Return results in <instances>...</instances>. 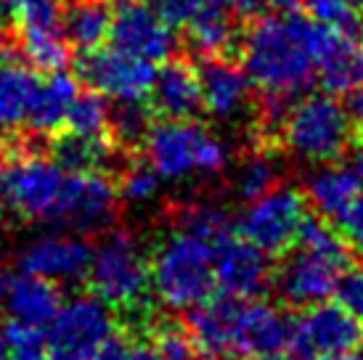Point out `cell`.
I'll return each mask as SVG.
<instances>
[{
  "label": "cell",
  "mask_w": 363,
  "mask_h": 360,
  "mask_svg": "<svg viewBox=\"0 0 363 360\" xmlns=\"http://www.w3.org/2000/svg\"><path fill=\"white\" fill-rule=\"evenodd\" d=\"M342 35L347 32L292 11L284 16H255L244 35L242 69L265 96L292 101L311 88L321 59Z\"/></svg>",
  "instance_id": "1"
},
{
  "label": "cell",
  "mask_w": 363,
  "mask_h": 360,
  "mask_svg": "<svg viewBox=\"0 0 363 360\" xmlns=\"http://www.w3.org/2000/svg\"><path fill=\"white\" fill-rule=\"evenodd\" d=\"M152 289L167 308L189 310L215 289V244L172 228L149 262Z\"/></svg>",
  "instance_id": "2"
},
{
  "label": "cell",
  "mask_w": 363,
  "mask_h": 360,
  "mask_svg": "<svg viewBox=\"0 0 363 360\" xmlns=\"http://www.w3.org/2000/svg\"><path fill=\"white\" fill-rule=\"evenodd\" d=\"M146 162L162 180H186L191 175H218L228 164V146L189 120H167L152 125L141 143Z\"/></svg>",
  "instance_id": "3"
},
{
  "label": "cell",
  "mask_w": 363,
  "mask_h": 360,
  "mask_svg": "<svg viewBox=\"0 0 363 360\" xmlns=\"http://www.w3.org/2000/svg\"><path fill=\"white\" fill-rule=\"evenodd\" d=\"M88 283L101 302L117 308L122 315L138 313L152 289L149 262L128 230H111L99 247H93Z\"/></svg>",
  "instance_id": "4"
},
{
  "label": "cell",
  "mask_w": 363,
  "mask_h": 360,
  "mask_svg": "<svg viewBox=\"0 0 363 360\" xmlns=\"http://www.w3.org/2000/svg\"><path fill=\"white\" fill-rule=\"evenodd\" d=\"M281 140L305 162H334L353 140V122L332 96H305L286 111Z\"/></svg>",
  "instance_id": "5"
},
{
  "label": "cell",
  "mask_w": 363,
  "mask_h": 360,
  "mask_svg": "<svg viewBox=\"0 0 363 360\" xmlns=\"http://www.w3.org/2000/svg\"><path fill=\"white\" fill-rule=\"evenodd\" d=\"M308 215V199L292 186H273L262 196L247 201L239 218V236L271 257H281L294 247L300 223Z\"/></svg>",
  "instance_id": "6"
},
{
  "label": "cell",
  "mask_w": 363,
  "mask_h": 360,
  "mask_svg": "<svg viewBox=\"0 0 363 360\" xmlns=\"http://www.w3.org/2000/svg\"><path fill=\"white\" fill-rule=\"evenodd\" d=\"M64 175L67 170H61L53 159L38 154H19L0 172L3 199L24 220L53 223L64 189Z\"/></svg>",
  "instance_id": "7"
},
{
  "label": "cell",
  "mask_w": 363,
  "mask_h": 360,
  "mask_svg": "<svg viewBox=\"0 0 363 360\" xmlns=\"http://www.w3.org/2000/svg\"><path fill=\"white\" fill-rule=\"evenodd\" d=\"M114 331L109 305L93 297H74L59 305L48 323V360H85Z\"/></svg>",
  "instance_id": "8"
},
{
  "label": "cell",
  "mask_w": 363,
  "mask_h": 360,
  "mask_svg": "<svg viewBox=\"0 0 363 360\" xmlns=\"http://www.w3.org/2000/svg\"><path fill=\"white\" fill-rule=\"evenodd\" d=\"M281 257V265L271 270V283L289 308H311L315 302L329 300L340 276L350 268V257L323 254L303 247H292L289 254Z\"/></svg>",
  "instance_id": "9"
},
{
  "label": "cell",
  "mask_w": 363,
  "mask_h": 360,
  "mask_svg": "<svg viewBox=\"0 0 363 360\" xmlns=\"http://www.w3.org/2000/svg\"><path fill=\"white\" fill-rule=\"evenodd\" d=\"M286 347L300 360L321 352L358 350L363 347V320L340 302H315L303 315L292 318Z\"/></svg>",
  "instance_id": "10"
},
{
  "label": "cell",
  "mask_w": 363,
  "mask_h": 360,
  "mask_svg": "<svg viewBox=\"0 0 363 360\" xmlns=\"http://www.w3.org/2000/svg\"><path fill=\"white\" fill-rule=\"evenodd\" d=\"M117 201V183L104 175V170L67 172L53 223L69 225L80 233H99L114 223Z\"/></svg>",
  "instance_id": "11"
},
{
  "label": "cell",
  "mask_w": 363,
  "mask_h": 360,
  "mask_svg": "<svg viewBox=\"0 0 363 360\" xmlns=\"http://www.w3.org/2000/svg\"><path fill=\"white\" fill-rule=\"evenodd\" d=\"M77 74L101 96L114 101H143L152 93L157 67L111 45L106 50H85Z\"/></svg>",
  "instance_id": "12"
},
{
  "label": "cell",
  "mask_w": 363,
  "mask_h": 360,
  "mask_svg": "<svg viewBox=\"0 0 363 360\" xmlns=\"http://www.w3.org/2000/svg\"><path fill=\"white\" fill-rule=\"evenodd\" d=\"M109 40L114 48L146 61H167L175 50V32L162 11H154L143 0H125L111 13Z\"/></svg>",
  "instance_id": "13"
},
{
  "label": "cell",
  "mask_w": 363,
  "mask_h": 360,
  "mask_svg": "<svg viewBox=\"0 0 363 360\" xmlns=\"http://www.w3.org/2000/svg\"><path fill=\"white\" fill-rule=\"evenodd\" d=\"M271 270L268 254L247 239L228 236L215 247V286L228 297L250 300L262 294L271 283Z\"/></svg>",
  "instance_id": "14"
},
{
  "label": "cell",
  "mask_w": 363,
  "mask_h": 360,
  "mask_svg": "<svg viewBox=\"0 0 363 360\" xmlns=\"http://www.w3.org/2000/svg\"><path fill=\"white\" fill-rule=\"evenodd\" d=\"M93 260V244L74 236H43L30 241L19 252V268L24 273L61 281H82L88 276Z\"/></svg>",
  "instance_id": "15"
},
{
  "label": "cell",
  "mask_w": 363,
  "mask_h": 360,
  "mask_svg": "<svg viewBox=\"0 0 363 360\" xmlns=\"http://www.w3.org/2000/svg\"><path fill=\"white\" fill-rule=\"evenodd\" d=\"M61 294L56 283L32 273H11L0 270V305L13 320L32 323V326H48L61 305Z\"/></svg>",
  "instance_id": "16"
},
{
  "label": "cell",
  "mask_w": 363,
  "mask_h": 360,
  "mask_svg": "<svg viewBox=\"0 0 363 360\" xmlns=\"http://www.w3.org/2000/svg\"><path fill=\"white\" fill-rule=\"evenodd\" d=\"M292 318L268 302H257L255 297L239 300L236 313V347L239 358L257 352H279L289 342Z\"/></svg>",
  "instance_id": "17"
},
{
  "label": "cell",
  "mask_w": 363,
  "mask_h": 360,
  "mask_svg": "<svg viewBox=\"0 0 363 360\" xmlns=\"http://www.w3.org/2000/svg\"><path fill=\"white\" fill-rule=\"evenodd\" d=\"M196 74L202 109L210 111L215 120H233L236 114H242L244 103L250 99V77L239 64L210 56Z\"/></svg>",
  "instance_id": "18"
},
{
  "label": "cell",
  "mask_w": 363,
  "mask_h": 360,
  "mask_svg": "<svg viewBox=\"0 0 363 360\" xmlns=\"http://www.w3.org/2000/svg\"><path fill=\"white\" fill-rule=\"evenodd\" d=\"M149 96L154 101V109L167 120H191L202 109L199 74L186 61H167L162 69H157Z\"/></svg>",
  "instance_id": "19"
},
{
  "label": "cell",
  "mask_w": 363,
  "mask_h": 360,
  "mask_svg": "<svg viewBox=\"0 0 363 360\" xmlns=\"http://www.w3.org/2000/svg\"><path fill=\"white\" fill-rule=\"evenodd\" d=\"M358 196H361V183L355 178V172L337 164L313 172L305 191V199L311 201L315 215L332 225L342 220Z\"/></svg>",
  "instance_id": "20"
},
{
  "label": "cell",
  "mask_w": 363,
  "mask_h": 360,
  "mask_svg": "<svg viewBox=\"0 0 363 360\" xmlns=\"http://www.w3.org/2000/svg\"><path fill=\"white\" fill-rule=\"evenodd\" d=\"M40 77L13 56L0 59V128H21L30 114Z\"/></svg>",
  "instance_id": "21"
},
{
  "label": "cell",
  "mask_w": 363,
  "mask_h": 360,
  "mask_svg": "<svg viewBox=\"0 0 363 360\" xmlns=\"http://www.w3.org/2000/svg\"><path fill=\"white\" fill-rule=\"evenodd\" d=\"M77 80L67 74V72H51V77L40 80L38 90H35V99H32L30 114L27 122L35 133H53L59 130L64 120H67V111H69L72 101L77 96Z\"/></svg>",
  "instance_id": "22"
},
{
  "label": "cell",
  "mask_w": 363,
  "mask_h": 360,
  "mask_svg": "<svg viewBox=\"0 0 363 360\" xmlns=\"http://www.w3.org/2000/svg\"><path fill=\"white\" fill-rule=\"evenodd\" d=\"M109 24L111 9L106 0H72L61 13L67 40L80 50H93L109 40Z\"/></svg>",
  "instance_id": "23"
},
{
  "label": "cell",
  "mask_w": 363,
  "mask_h": 360,
  "mask_svg": "<svg viewBox=\"0 0 363 360\" xmlns=\"http://www.w3.org/2000/svg\"><path fill=\"white\" fill-rule=\"evenodd\" d=\"M51 159L67 172H93L106 170L111 159V146L104 135L85 133H61L51 143Z\"/></svg>",
  "instance_id": "24"
},
{
  "label": "cell",
  "mask_w": 363,
  "mask_h": 360,
  "mask_svg": "<svg viewBox=\"0 0 363 360\" xmlns=\"http://www.w3.org/2000/svg\"><path fill=\"white\" fill-rule=\"evenodd\" d=\"M315 74L329 93H350L358 82H363V45H358L350 35H342L321 59Z\"/></svg>",
  "instance_id": "25"
},
{
  "label": "cell",
  "mask_w": 363,
  "mask_h": 360,
  "mask_svg": "<svg viewBox=\"0 0 363 360\" xmlns=\"http://www.w3.org/2000/svg\"><path fill=\"white\" fill-rule=\"evenodd\" d=\"M186 30H189V43L196 53L218 56V53L231 48L233 21L228 16V6L210 9L199 16H194L191 21H186Z\"/></svg>",
  "instance_id": "26"
},
{
  "label": "cell",
  "mask_w": 363,
  "mask_h": 360,
  "mask_svg": "<svg viewBox=\"0 0 363 360\" xmlns=\"http://www.w3.org/2000/svg\"><path fill=\"white\" fill-rule=\"evenodd\" d=\"M172 228L194 233V236L210 241L215 247L231 236L228 215L215 204H181V207H175L172 210Z\"/></svg>",
  "instance_id": "27"
},
{
  "label": "cell",
  "mask_w": 363,
  "mask_h": 360,
  "mask_svg": "<svg viewBox=\"0 0 363 360\" xmlns=\"http://www.w3.org/2000/svg\"><path fill=\"white\" fill-rule=\"evenodd\" d=\"M279 175H281V167L276 157L268 151H255L239 162V167L233 172V189L242 201H252L265 191H271L279 183Z\"/></svg>",
  "instance_id": "28"
},
{
  "label": "cell",
  "mask_w": 363,
  "mask_h": 360,
  "mask_svg": "<svg viewBox=\"0 0 363 360\" xmlns=\"http://www.w3.org/2000/svg\"><path fill=\"white\" fill-rule=\"evenodd\" d=\"M117 103L120 106L109 111L111 138L122 149H135L152 130V109L143 106L141 101H117Z\"/></svg>",
  "instance_id": "29"
},
{
  "label": "cell",
  "mask_w": 363,
  "mask_h": 360,
  "mask_svg": "<svg viewBox=\"0 0 363 360\" xmlns=\"http://www.w3.org/2000/svg\"><path fill=\"white\" fill-rule=\"evenodd\" d=\"M21 48L32 67L43 72H59L69 61V45L61 38V30L21 32Z\"/></svg>",
  "instance_id": "30"
},
{
  "label": "cell",
  "mask_w": 363,
  "mask_h": 360,
  "mask_svg": "<svg viewBox=\"0 0 363 360\" xmlns=\"http://www.w3.org/2000/svg\"><path fill=\"white\" fill-rule=\"evenodd\" d=\"M109 103L104 101L99 90L91 93H77L72 101L69 111L64 125L72 133H85V135H104V130L109 128Z\"/></svg>",
  "instance_id": "31"
},
{
  "label": "cell",
  "mask_w": 363,
  "mask_h": 360,
  "mask_svg": "<svg viewBox=\"0 0 363 360\" xmlns=\"http://www.w3.org/2000/svg\"><path fill=\"white\" fill-rule=\"evenodd\" d=\"M61 0H9V19L21 27V32L61 30Z\"/></svg>",
  "instance_id": "32"
},
{
  "label": "cell",
  "mask_w": 363,
  "mask_h": 360,
  "mask_svg": "<svg viewBox=\"0 0 363 360\" xmlns=\"http://www.w3.org/2000/svg\"><path fill=\"white\" fill-rule=\"evenodd\" d=\"M160 183V172L154 170L149 162H133L122 170L117 193H120V199L130 201V204H146L157 196Z\"/></svg>",
  "instance_id": "33"
},
{
  "label": "cell",
  "mask_w": 363,
  "mask_h": 360,
  "mask_svg": "<svg viewBox=\"0 0 363 360\" xmlns=\"http://www.w3.org/2000/svg\"><path fill=\"white\" fill-rule=\"evenodd\" d=\"M300 3H305L313 19L323 21L334 30L347 32V35L358 30V13H355L353 0H300Z\"/></svg>",
  "instance_id": "34"
},
{
  "label": "cell",
  "mask_w": 363,
  "mask_h": 360,
  "mask_svg": "<svg viewBox=\"0 0 363 360\" xmlns=\"http://www.w3.org/2000/svg\"><path fill=\"white\" fill-rule=\"evenodd\" d=\"M152 342L160 352V360H204L189 331L181 326H160L154 331Z\"/></svg>",
  "instance_id": "35"
},
{
  "label": "cell",
  "mask_w": 363,
  "mask_h": 360,
  "mask_svg": "<svg viewBox=\"0 0 363 360\" xmlns=\"http://www.w3.org/2000/svg\"><path fill=\"white\" fill-rule=\"evenodd\" d=\"M0 334L11 344L13 355H45V334H43L40 326L11 318Z\"/></svg>",
  "instance_id": "36"
},
{
  "label": "cell",
  "mask_w": 363,
  "mask_h": 360,
  "mask_svg": "<svg viewBox=\"0 0 363 360\" xmlns=\"http://www.w3.org/2000/svg\"><path fill=\"white\" fill-rule=\"evenodd\" d=\"M334 297L345 310H350L355 318L363 320V270H345L337 281Z\"/></svg>",
  "instance_id": "37"
},
{
  "label": "cell",
  "mask_w": 363,
  "mask_h": 360,
  "mask_svg": "<svg viewBox=\"0 0 363 360\" xmlns=\"http://www.w3.org/2000/svg\"><path fill=\"white\" fill-rule=\"evenodd\" d=\"M228 6V0H162V16L170 24H186L210 9Z\"/></svg>",
  "instance_id": "38"
},
{
  "label": "cell",
  "mask_w": 363,
  "mask_h": 360,
  "mask_svg": "<svg viewBox=\"0 0 363 360\" xmlns=\"http://www.w3.org/2000/svg\"><path fill=\"white\" fill-rule=\"evenodd\" d=\"M337 225H340V236L350 247V252L363 254V196L353 201V207L347 210V215Z\"/></svg>",
  "instance_id": "39"
},
{
  "label": "cell",
  "mask_w": 363,
  "mask_h": 360,
  "mask_svg": "<svg viewBox=\"0 0 363 360\" xmlns=\"http://www.w3.org/2000/svg\"><path fill=\"white\" fill-rule=\"evenodd\" d=\"M125 352H128L125 337H117V334L111 331L109 337H106L85 360H125Z\"/></svg>",
  "instance_id": "40"
},
{
  "label": "cell",
  "mask_w": 363,
  "mask_h": 360,
  "mask_svg": "<svg viewBox=\"0 0 363 360\" xmlns=\"http://www.w3.org/2000/svg\"><path fill=\"white\" fill-rule=\"evenodd\" d=\"M265 6H268L265 0H228V9H231L236 16H244V19L257 16Z\"/></svg>",
  "instance_id": "41"
},
{
  "label": "cell",
  "mask_w": 363,
  "mask_h": 360,
  "mask_svg": "<svg viewBox=\"0 0 363 360\" xmlns=\"http://www.w3.org/2000/svg\"><path fill=\"white\" fill-rule=\"evenodd\" d=\"M125 360H160V352L154 347V342H135V344H128V352H125Z\"/></svg>",
  "instance_id": "42"
},
{
  "label": "cell",
  "mask_w": 363,
  "mask_h": 360,
  "mask_svg": "<svg viewBox=\"0 0 363 360\" xmlns=\"http://www.w3.org/2000/svg\"><path fill=\"white\" fill-rule=\"evenodd\" d=\"M305 360H363L358 350H342V352H321V355H311Z\"/></svg>",
  "instance_id": "43"
},
{
  "label": "cell",
  "mask_w": 363,
  "mask_h": 360,
  "mask_svg": "<svg viewBox=\"0 0 363 360\" xmlns=\"http://www.w3.org/2000/svg\"><path fill=\"white\" fill-rule=\"evenodd\" d=\"M350 170L355 172V178H358V183L363 186V146H358L353 154V167Z\"/></svg>",
  "instance_id": "44"
},
{
  "label": "cell",
  "mask_w": 363,
  "mask_h": 360,
  "mask_svg": "<svg viewBox=\"0 0 363 360\" xmlns=\"http://www.w3.org/2000/svg\"><path fill=\"white\" fill-rule=\"evenodd\" d=\"M265 3L279 11H292L294 6H300V0H265Z\"/></svg>",
  "instance_id": "45"
},
{
  "label": "cell",
  "mask_w": 363,
  "mask_h": 360,
  "mask_svg": "<svg viewBox=\"0 0 363 360\" xmlns=\"http://www.w3.org/2000/svg\"><path fill=\"white\" fill-rule=\"evenodd\" d=\"M247 360H289L281 352H257V355H247Z\"/></svg>",
  "instance_id": "46"
},
{
  "label": "cell",
  "mask_w": 363,
  "mask_h": 360,
  "mask_svg": "<svg viewBox=\"0 0 363 360\" xmlns=\"http://www.w3.org/2000/svg\"><path fill=\"white\" fill-rule=\"evenodd\" d=\"M0 360H13V350H11V344L6 342L3 334H0Z\"/></svg>",
  "instance_id": "47"
},
{
  "label": "cell",
  "mask_w": 363,
  "mask_h": 360,
  "mask_svg": "<svg viewBox=\"0 0 363 360\" xmlns=\"http://www.w3.org/2000/svg\"><path fill=\"white\" fill-rule=\"evenodd\" d=\"M13 360H48L45 355H13Z\"/></svg>",
  "instance_id": "48"
},
{
  "label": "cell",
  "mask_w": 363,
  "mask_h": 360,
  "mask_svg": "<svg viewBox=\"0 0 363 360\" xmlns=\"http://www.w3.org/2000/svg\"><path fill=\"white\" fill-rule=\"evenodd\" d=\"M3 204H6V199H3V180H0V212H3Z\"/></svg>",
  "instance_id": "49"
},
{
  "label": "cell",
  "mask_w": 363,
  "mask_h": 360,
  "mask_svg": "<svg viewBox=\"0 0 363 360\" xmlns=\"http://www.w3.org/2000/svg\"><path fill=\"white\" fill-rule=\"evenodd\" d=\"M0 48H3V27H0Z\"/></svg>",
  "instance_id": "50"
},
{
  "label": "cell",
  "mask_w": 363,
  "mask_h": 360,
  "mask_svg": "<svg viewBox=\"0 0 363 360\" xmlns=\"http://www.w3.org/2000/svg\"><path fill=\"white\" fill-rule=\"evenodd\" d=\"M355 3H358V6H361V9H363V0H355Z\"/></svg>",
  "instance_id": "51"
},
{
  "label": "cell",
  "mask_w": 363,
  "mask_h": 360,
  "mask_svg": "<svg viewBox=\"0 0 363 360\" xmlns=\"http://www.w3.org/2000/svg\"><path fill=\"white\" fill-rule=\"evenodd\" d=\"M0 138H3V135H0Z\"/></svg>",
  "instance_id": "52"
}]
</instances>
